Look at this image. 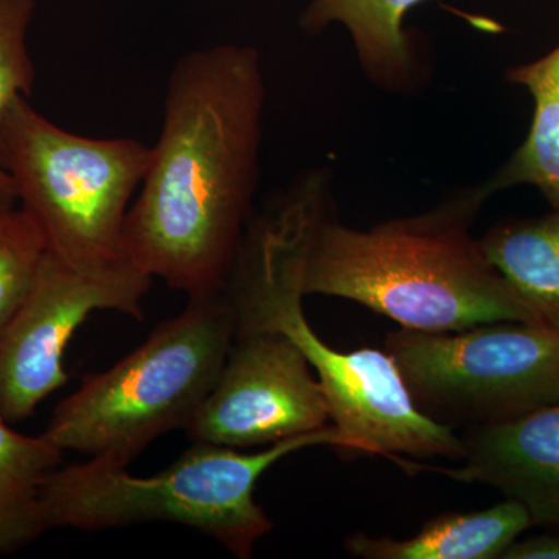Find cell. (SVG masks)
I'll use <instances>...</instances> for the list:
<instances>
[{
  "label": "cell",
  "instance_id": "cell-1",
  "mask_svg": "<svg viewBox=\"0 0 559 559\" xmlns=\"http://www.w3.org/2000/svg\"><path fill=\"white\" fill-rule=\"evenodd\" d=\"M264 102L253 47L219 44L175 62L124 259L189 297L226 288L259 182Z\"/></svg>",
  "mask_w": 559,
  "mask_h": 559
},
{
  "label": "cell",
  "instance_id": "cell-2",
  "mask_svg": "<svg viewBox=\"0 0 559 559\" xmlns=\"http://www.w3.org/2000/svg\"><path fill=\"white\" fill-rule=\"evenodd\" d=\"M330 204L329 175L310 171L257 221L227 282L235 331H277L299 348L329 401L337 450L399 465L403 455L462 460V437L415 406L385 349L340 352L308 322L301 275L312 231Z\"/></svg>",
  "mask_w": 559,
  "mask_h": 559
},
{
  "label": "cell",
  "instance_id": "cell-3",
  "mask_svg": "<svg viewBox=\"0 0 559 559\" xmlns=\"http://www.w3.org/2000/svg\"><path fill=\"white\" fill-rule=\"evenodd\" d=\"M489 194L484 183L430 212L370 229L344 226L330 204L308 246L301 275L305 296L358 301L406 330L544 323L471 235V224Z\"/></svg>",
  "mask_w": 559,
  "mask_h": 559
},
{
  "label": "cell",
  "instance_id": "cell-4",
  "mask_svg": "<svg viewBox=\"0 0 559 559\" xmlns=\"http://www.w3.org/2000/svg\"><path fill=\"white\" fill-rule=\"evenodd\" d=\"M333 425L271 444L255 454L193 443L156 476H132L128 465L91 457L58 466L43 488V516L49 528L84 532L130 527L145 522L186 525L218 540L234 557H252L272 522L253 498L257 481L283 457L305 448H337Z\"/></svg>",
  "mask_w": 559,
  "mask_h": 559
},
{
  "label": "cell",
  "instance_id": "cell-5",
  "mask_svg": "<svg viewBox=\"0 0 559 559\" xmlns=\"http://www.w3.org/2000/svg\"><path fill=\"white\" fill-rule=\"evenodd\" d=\"M235 333L227 286L189 297L140 347L62 400L44 436L62 451L130 465L157 437L187 429L218 380Z\"/></svg>",
  "mask_w": 559,
  "mask_h": 559
},
{
  "label": "cell",
  "instance_id": "cell-6",
  "mask_svg": "<svg viewBox=\"0 0 559 559\" xmlns=\"http://www.w3.org/2000/svg\"><path fill=\"white\" fill-rule=\"evenodd\" d=\"M151 146L58 127L17 95L0 120V165L47 250L75 270L127 260L123 227L148 170Z\"/></svg>",
  "mask_w": 559,
  "mask_h": 559
},
{
  "label": "cell",
  "instance_id": "cell-7",
  "mask_svg": "<svg viewBox=\"0 0 559 559\" xmlns=\"http://www.w3.org/2000/svg\"><path fill=\"white\" fill-rule=\"evenodd\" d=\"M384 349L415 406L451 429L495 425L559 403V331L546 323L401 329L385 337Z\"/></svg>",
  "mask_w": 559,
  "mask_h": 559
},
{
  "label": "cell",
  "instance_id": "cell-8",
  "mask_svg": "<svg viewBox=\"0 0 559 559\" xmlns=\"http://www.w3.org/2000/svg\"><path fill=\"white\" fill-rule=\"evenodd\" d=\"M151 282L128 260L75 270L47 250L31 296L0 333V417L24 421L68 382L66 348L92 312L142 318Z\"/></svg>",
  "mask_w": 559,
  "mask_h": 559
},
{
  "label": "cell",
  "instance_id": "cell-9",
  "mask_svg": "<svg viewBox=\"0 0 559 559\" xmlns=\"http://www.w3.org/2000/svg\"><path fill=\"white\" fill-rule=\"evenodd\" d=\"M331 426L329 401L299 348L277 331H235L187 433L193 443L271 447Z\"/></svg>",
  "mask_w": 559,
  "mask_h": 559
},
{
  "label": "cell",
  "instance_id": "cell-10",
  "mask_svg": "<svg viewBox=\"0 0 559 559\" xmlns=\"http://www.w3.org/2000/svg\"><path fill=\"white\" fill-rule=\"evenodd\" d=\"M463 468L452 479L479 481L516 500L533 525L559 532V403L465 430Z\"/></svg>",
  "mask_w": 559,
  "mask_h": 559
},
{
  "label": "cell",
  "instance_id": "cell-11",
  "mask_svg": "<svg viewBox=\"0 0 559 559\" xmlns=\"http://www.w3.org/2000/svg\"><path fill=\"white\" fill-rule=\"evenodd\" d=\"M532 525L528 511L506 499L487 510L440 514L406 539L359 532L345 540V549L364 559H500Z\"/></svg>",
  "mask_w": 559,
  "mask_h": 559
},
{
  "label": "cell",
  "instance_id": "cell-12",
  "mask_svg": "<svg viewBox=\"0 0 559 559\" xmlns=\"http://www.w3.org/2000/svg\"><path fill=\"white\" fill-rule=\"evenodd\" d=\"M425 0H311L300 16L304 31L320 33L331 24L347 28L364 72L388 91L409 90L417 55L403 21Z\"/></svg>",
  "mask_w": 559,
  "mask_h": 559
},
{
  "label": "cell",
  "instance_id": "cell-13",
  "mask_svg": "<svg viewBox=\"0 0 559 559\" xmlns=\"http://www.w3.org/2000/svg\"><path fill=\"white\" fill-rule=\"evenodd\" d=\"M480 246L514 293L559 331V209L538 218L502 221Z\"/></svg>",
  "mask_w": 559,
  "mask_h": 559
},
{
  "label": "cell",
  "instance_id": "cell-14",
  "mask_svg": "<svg viewBox=\"0 0 559 559\" xmlns=\"http://www.w3.org/2000/svg\"><path fill=\"white\" fill-rule=\"evenodd\" d=\"M507 80L532 95V123L520 148L487 187L495 193L525 183L559 209V46L539 60L509 69Z\"/></svg>",
  "mask_w": 559,
  "mask_h": 559
},
{
  "label": "cell",
  "instance_id": "cell-15",
  "mask_svg": "<svg viewBox=\"0 0 559 559\" xmlns=\"http://www.w3.org/2000/svg\"><path fill=\"white\" fill-rule=\"evenodd\" d=\"M62 454L44 433L24 436L0 417V555L14 554L46 532L40 498Z\"/></svg>",
  "mask_w": 559,
  "mask_h": 559
},
{
  "label": "cell",
  "instance_id": "cell-16",
  "mask_svg": "<svg viewBox=\"0 0 559 559\" xmlns=\"http://www.w3.org/2000/svg\"><path fill=\"white\" fill-rule=\"evenodd\" d=\"M46 253L36 221L13 204L0 207V333L31 296Z\"/></svg>",
  "mask_w": 559,
  "mask_h": 559
},
{
  "label": "cell",
  "instance_id": "cell-17",
  "mask_svg": "<svg viewBox=\"0 0 559 559\" xmlns=\"http://www.w3.org/2000/svg\"><path fill=\"white\" fill-rule=\"evenodd\" d=\"M36 0H0V120L17 95L31 97L36 81L28 32ZM16 201L13 180L0 165V207Z\"/></svg>",
  "mask_w": 559,
  "mask_h": 559
},
{
  "label": "cell",
  "instance_id": "cell-18",
  "mask_svg": "<svg viewBox=\"0 0 559 559\" xmlns=\"http://www.w3.org/2000/svg\"><path fill=\"white\" fill-rule=\"evenodd\" d=\"M500 559H559V532L551 530L532 538H518Z\"/></svg>",
  "mask_w": 559,
  "mask_h": 559
}]
</instances>
